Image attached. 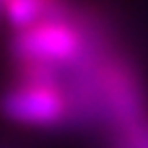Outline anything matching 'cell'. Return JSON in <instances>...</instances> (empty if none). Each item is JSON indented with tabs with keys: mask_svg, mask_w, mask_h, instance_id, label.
<instances>
[{
	"mask_svg": "<svg viewBox=\"0 0 148 148\" xmlns=\"http://www.w3.org/2000/svg\"><path fill=\"white\" fill-rule=\"evenodd\" d=\"M0 117L18 127L70 133V104L60 86L13 78L0 91Z\"/></svg>",
	"mask_w": 148,
	"mask_h": 148,
	"instance_id": "1",
	"label": "cell"
},
{
	"mask_svg": "<svg viewBox=\"0 0 148 148\" xmlns=\"http://www.w3.org/2000/svg\"><path fill=\"white\" fill-rule=\"evenodd\" d=\"M107 148H148V120L112 133L107 138Z\"/></svg>",
	"mask_w": 148,
	"mask_h": 148,
	"instance_id": "2",
	"label": "cell"
},
{
	"mask_svg": "<svg viewBox=\"0 0 148 148\" xmlns=\"http://www.w3.org/2000/svg\"><path fill=\"white\" fill-rule=\"evenodd\" d=\"M5 5H8V0H0V26L5 23Z\"/></svg>",
	"mask_w": 148,
	"mask_h": 148,
	"instance_id": "3",
	"label": "cell"
},
{
	"mask_svg": "<svg viewBox=\"0 0 148 148\" xmlns=\"http://www.w3.org/2000/svg\"><path fill=\"white\" fill-rule=\"evenodd\" d=\"M0 148H23V146H13V143H0Z\"/></svg>",
	"mask_w": 148,
	"mask_h": 148,
	"instance_id": "4",
	"label": "cell"
}]
</instances>
